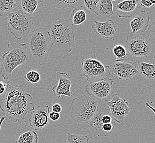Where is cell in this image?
<instances>
[{
  "instance_id": "cell-1",
  "label": "cell",
  "mask_w": 155,
  "mask_h": 143,
  "mask_svg": "<svg viewBox=\"0 0 155 143\" xmlns=\"http://www.w3.org/2000/svg\"><path fill=\"white\" fill-rule=\"evenodd\" d=\"M32 100L33 96L21 85L13 87L9 83L0 101V110L12 122L21 123L27 114L35 108Z\"/></svg>"
},
{
  "instance_id": "cell-2",
  "label": "cell",
  "mask_w": 155,
  "mask_h": 143,
  "mask_svg": "<svg viewBox=\"0 0 155 143\" xmlns=\"http://www.w3.org/2000/svg\"><path fill=\"white\" fill-rule=\"evenodd\" d=\"M8 51L2 56L1 76L3 81H9L13 72L17 67L30 62L33 58L28 43L16 42L7 45Z\"/></svg>"
},
{
  "instance_id": "cell-3",
  "label": "cell",
  "mask_w": 155,
  "mask_h": 143,
  "mask_svg": "<svg viewBox=\"0 0 155 143\" xmlns=\"http://www.w3.org/2000/svg\"><path fill=\"white\" fill-rule=\"evenodd\" d=\"M73 15L68 18H57L51 24L50 36L53 47L65 52H71L74 46V29Z\"/></svg>"
},
{
  "instance_id": "cell-4",
  "label": "cell",
  "mask_w": 155,
  "mask_h": 143,
  "mask_svg": "<svg viewBox=\"0 0 155 143\" xmlns=\"http://www.w3.org/2000/svg\"><path fill=\"white\" fill-rule=\"evenodd\" d=\"M28 44L33 58L39 65L45 66L53 47L50 32L43 27L37 28L31 32Z\"/></svg>"
},
{
  "instance_id": "cell-5",
  "label": "cell",
  "mask_w": 155,
  "mask_h": 143,
  "mask_svg": "<svg viewBox=\"0 0 155 143\" xmlns=\"http://www.w3.org/2000/svg\"><path fill=\"white\" fill-rule=\"evenodd\" d=\"M98 108L97 100L84 94L72 100L69 116L74 122L87 124Z\"/></svg>"
},
{
  "instance_id": "cell-6",
  "label": "cell",
  "mask_w": 155,
  "mask_h": 143,
  "mask_svg": "<svg viewBox=\"0 0 155 143\" xmlns=\"http://www.w3.org/2000/svg\"><path fill=\"white\" fill-rule=\"evenodd\" d=\"M7 20L8 30L18 40L26 38L31 32L32 17L21 9L9 13L7 15Z\"/></svg>"
},
{
  "instance_id": "cell-7",
  "label": "cell",
  "mask_w": 155,
  "mask_h": 143,
  "mask_svg": "<svg viewBox=\"0 0 155 143\" xmlns=\"http://www.w3.org/2000/svg\"><path fill=\"white\" fill-rule=\"evenodd\" d=\"M82 75L87 83H92L110 78L107 66L96 58H87L81 62Z\"/></svg>"
},
{
  "instance_id": "cell-8",
  "label": "cell",
  "mask_w": 155,
  "mask_h": 143,
  "mask_svg": "<svg viewBox=\"0 0 155 143\" xmlns=\"http://www.w3.org/2000/svg\"><path fill=\"white\" fill-rule=\"evenodd\" d=\"M113 84V79L108 78L95 82L87 83L85 90L90 98L97 101H106L112 96Z\"/></svg>"
},
{
  "instance_id": "cell-9",
  "label": "cell",
  "mask_w": 155,
  "mask_h": 143,
  "mask_svg": "<svg viewBox=\"0 0 155 143\" xmlns=\"http://www.w3.org/2000/svg\"><path fill=\"white\" fill-rule=\"evenodd\" d=\"M125 47L132 57H145L149 56L151 51V45L143 37L130 35L125 40Z\"/></svg>"
},
{
  "instance_id": "cell-10",
  "label": "cell",
  "mask_w": 155,
  "mask_h": 143,
  "mask_svg": "<svg viewBox=\"0 0 155 143\" xmlns=\"http://www.w3.org/2000/svg\"><path fill=\"white\" fill-rule=\"evenodd\" d=\"M105 101L114 121L118 123H122L130 111L128 101L125 98H120L117 94L112 95L110 100H107Z\"/></svg>"
},
{
  "instance_id": "cell-11",
  "label": "cell",
  "mask_w": 155,
  "mask_h": 143,
  "mask_svg": "<svg viewBox=\"0 0 155 143\" xmlns=\"http://www.w3.org/2000/svg\"><path fill=\"white\" fill-rule=\"evenodd\" d=\"M107 67L110 75L120 80L131 79L139 73L136 63L133 61H114Z\"/></svg>"
},
{
  "instance_id": "cell-12",
  "label": "cell",
  "mask_w": 155,
  "mask_h": 143,
  "mask_svg": "<svg viewBox=\"0 0 155 143\" xmlns=\"http://www.w3.org/2000/svg\"><path fill=\"white\" fill-rule=\"evenodd\" d=\"M50 107L48 105H40L30 112L29 124L35 131H40L46 127L50 123L49 114Z\"/></svg>"
},
{
  "instance_id": "cell-13",
  "label": "cell",
  "mask_w": 155,
  "mask_h": 143,
  "mask_svg": "<svg viewBox=\"0 0 155 143\" xmlns=\"http://www.w3.org/2000/svg\"><path fill=\"white\" fill-rule=\"evenodd\" d=\"M58 83L57 86H54L52 91L54 96L60 98L62 96L71 98L73 94L71 92V86L73 81L71 77L66 72H57Z\"/></svg>"
},
{
  "instance_id": "cell-14",
  "label": "cell",
  "mask_w": 155,
  "mask_h": 143,
  "mask_svg": "<svg viewBox=\"0 0 155 143\" xmlns=\"http://www.w3.org/2000/svg\"><path fill=\"white\" fill-rule=\"evenodd\" d=\"M94 24L91 29L95 33L107 40L114 39L117 35V27L114 21L109 19L106 22L93 20Z\"/></svg>"
},
{
  "instance_id": "cell-15",
  "label": "cell",
  "mask_w": 155,
  "mask_h": 143,
  "mask_svg": "<svg viewBox=\"0 0 155 143\" xmlns=\"http://www.w3.org/2000/svg\"><path fill=\"white\" fill-rule=\"evenodd\" d=\"M139 3V0L122 1L115 5L114 11L119 18H130L136 14Z\"/></svg>"
},
{
  "instance_id": "cell-16",
  "label": "cell",
  "mask_w": 155,
  "mask_h": 143,
  "mask_svg": "<svg viewBox=\"0 0 155 143\" xmlns=\"http://www.w3.org/2000/svg\"><path fill=\"white\" fill-rule=\"evenodd\" d=\"M150 20V17L146 11H141L135 15L129 23L131 29V35H134L136 34L144 33L147 31Z\"/></svg>"
},
{
  "instance_id": "cell-17",
  "label": "cell",
  "mask_w": 155,
  "mask_h": 143,
  "mask_svg": "<svg viewBox=\"0 0 155 143\" xmlns=\"http://www.w3.org/2000/svg\"><path fill=\"white\" fill-rule=\"evenodd\" d=\"M109 109L106 107H102L98 108L94 115L93 118L87 124L92 134L98 137H107L102 130V126L104 123L102 121V117Z\"/></svg>"
},
{
  "instance_id": "cell-18",
  "label": "cell",
  "mask_w": 155,
  "mask_h": 143,
  "mask_svg": "<svg viewBox=\"0 0 155 143\" xmlns=\"http://www.w3.org/2000/svg\"><path fill=\"white\" fill-rule=\"evenodd\" d=\"M94 13L103 19H109L114 15V4L110 0H100Z\"/></svg>"
},
{
  "instance_id": "cell-19",
  "label": "cell",
  "mask_w": 155,
  "mask_h": 143,
  "mask_svg": "<svg viewBox=\"0 0 155 143\" xmlns=\"http://www.w3.org/2000/svg\"><path fill=\"white\" fill-rule=\"evenodd\" d=\"M139 73L146 79H155V63H150L143 61L135 62Z\"/></svg>"
},
{
  "instance_id": "cell-20",
  "label": "cell",
  "mask_w": 155,
  "mask_h": 143,
  "mask_svg": "<svg viewBox=\"0 0 155 143\" xmlns=\"http://www.w3.org/2000/svg\"><path fill=\"white\" fill-rule=\"evenodd\" d=\"M50 2L51 7L58 9L72 8L77 10L83 8L84 5L83 1L81 0H56Z\"/></svg>"
},
{
  "instance_id": "cell-21",
  "label": "cell",
  "mask_w": 155,
  "mask_h": 143,
  "mask_svg": "<svg viewBox=\"0 0 155 143\" xmlns=\"http://www.w3.org/2000/svg\"><path fill=\"white\" fill-rule=\"evenodd\" d=\"M19 0H0V17L7 15L11 11L19 7Z\"/></svg>"
},
{
  "instance_id": "cell-22",
  "label": "cell",
  "mask_w": 155,
  "mask_h": 143,
  "mask_svg": "<svg viewBox=\"0 0 155 143\" xmlns=\"http://www.w3.org/2000/svg\"><path fill=\"white\" fill-rule=\"evenodd\" d=\"M41 2L40 0H21L19 1V7L24 13L31 15L35 12Z\"/></svg>"
},
{
  "instance_id": "cell-23",
  "label": "cell",
  "mask_w": 155,
  "mask_h": 143,
  "mask_svg": "<svg viewBox=\"0 0 155 143\" xmlns=\"http://www.w3.org/2000/svg\"><path fill=\"white\" fill-rule=\"evenodd\" d=\"M39 137L36 131L29 130L21 134L15 143H38Z\"/></svg>"
},
{
  "instance_id": "cell-24",
  "label": "cell",
  "mask_w": 155,
  "mask_h": 143,
  "mask_svg": "<svg viewBox=\"0 0 155 143\" xmlns=\"http://www.w3.org/2000/svg\"><path fill=\"white\" fill-rule=\"evenodd\" d=\"M113 53L116 57L117 59L115 62H123L127 61L129 57H132L129 54L125 46L122 45H117L113 48Z\"/></svg>"
},
{
  "instance_id": "cell-25",
  "label": "cell",
  "mask_w": 155,
  "mask_h": 143,
  "mask_svg": "<svg viewBox=\"0 0 155 143\" xmlns=\"http://www.w3.org/2000/svg\"><path fill=\"white\" fill-rule=\"evenodd\" d=\"M72 23L74 25H79L84 23L87 20V15L83 9H73L72 12Z\"/></svg>"
},
{
  "instance_id": "cell-26",
  "label": "cell",
  "mask_w": 155,
  "mask_h": 143,
  "mask_svg": "<svg viewBox=\"0 0 155 143\" xmlns=\"http://www.w3.org/2000/svg\"><path fill=\"white\" fill-rule=\"evenodd\" d=\"M67 141L68 143H89L90 138L87 135H80L77 133H67Z\"/></svg>"
},
{
  "instance_id": "cell-27",
  "label": "cell",
  "mask_w": 155,
  "mask_h": 143,
  "mask_svg": "<svg viewBox=\"0 0 155 143\" xmlns=\"http://www.w3.org/2000/svg\"><path fill=\"white\" fill-rule=\"evenodd\" d=\"M24 79L28 82L31 84H37L40 80V75L39 72L35 70L28 72L24 76Z\"/></svg>"
},
{
  "instance_id": "cell-28",
  "label": "cell",
  "mask_w": 155,
  "mask_h": 143,
  "mask_svg": "<svg viewBox=\"0 0 155 143\" xmlns=\"http://www.w3.org/2000/svg\"><path fill=\"white\" fill-rule=\"evenodd\" d=\"M100 2V0H84V5L87 7L90 12L94 13L96 9L98 3Z\"/></svg>"
},
{
  "instance_id": "cell-29",
  "label": "cell",
  "mask_w": 155,
  "mask_h": 143,
  "mask_svg": "<svg viewBox=\"0 0 155 143\" xmlns=\"http://www.w3.org/2000/svg\"><path fill=\"white\" fill-rule=\"evenodd\" d=\"M147 35L148 36L150 42L155 45V22L150 24L148 30L147 31Z\"/></svg>"
},
{
  "instance_id": "cell-30",
  "label": "cell",
  "mask_w": 155,
  "mask_h": 143,
  "mask_svg": "<svg viewBox=\"0 0 155 143\" xmlns=\"http://www.w3.org/2000/svg\"><path fill=\"white\" fill-rule=\"evenodd\" d=\"M8 84L9 81H0V96L2 95L5 94Z\"/></svg>"
},
{
  "instance_id": "cell-31",
  "label": "cell",
  "mask_w": 155,
  "mask_h": 143,
  "mask_svg": "<svg viewBox=\"0 0 155 143\" xmlns=\"http://www.w3.org/2000/svg\"><path fill=\"white\" fill-rule=\"evenodd\" d=\"M61 117L60 113H56V112H50V113L49 114V118L50 120L54 121H56L60 119Z\"/></svg>"
},
{
  "instance_id": "cell-32",
  "label": "cell",
  "mask_w": 155,
  "mask_h": 143,
  "mask_svg": "<svg viewBox=\"0 0 155 143\" xmlns=\"http://www.w3.org/2000/svg\"><path fill=\"white\" fill-rule=\"evenodd\" d=\"M140 4L141 6L143 7H146V8H149L154 5L151 3L150 0H141L140 1Z\"/></svg>"
},
{
  "instance_id": "cell-33",
  "label": "cell",
  "mask_w": 155,
  "mask_h": 143,
  "mask_svg": "<svg viewBox=\"0 0 155 143\" xmlns=\"http://www.w3.org/2000/svg\"><path fill=\"white\" fill-rule=\"evenodd\" d=\"M51 109H52V112L60 113L62 111V106L61 105L56 103V104H54L52 105Z\"/></svg>"
},
{
  "instance_id": "cell-34",
  "label": "cell",
  "mask_w": 155,
  "mask_h": 143,
  "mask_svg": "<svg viewBox=\"0 0 155 143\" xmlns=\"http://www.w3.org/2000/svg\"><path fill=\"white\" fill-rule=\"evenodd\" d=\"M145 105H146V107L149 108L152 111V112L155 114V108L151 106L149 103H147V102H146Z\"/></svg>"
},
{
  "instance_id": "cell-35",
  "label": "cell",
  "mask_w": 155,
  "mask_h": 143,
  "mask_svg": "<svg viewBox=\"0 0 155 143\" xmlns=\"http://www.w3.org/2000/svg\"><path fill=\"white\" fill-rule=\"evenodd\" d=\"M1 68H2V57L0 55V75H1Z\"/></svg>"
},
{
  "instance_id": "cell-36",
  "label": "cell",
  "mask_w": 155,
  "mask_h": 143,
  "mask_svg": "<svg viewBox=\"0 0 155 143\" xmlns=\"http://www.w3.org/2000/svg\"><path fill=\"white\" fill-rule=\"evenodd\" d=\"M5 118V117H2V118H1V120H0V131H1V126L2 125V123L3 122Z\"/></svg>"
},
{
  "instance_id": "cell-37",
  "label": "cell",
  "mask_w": 155,
  "mask_h": 143,
  "mask_svg": "<svg viewBox=\"0 0 155 143\" xmlns=\"http://www.w3.org/2000/svg\"><path fill=\"white\" fill-rule=\"evenodd\" d=\"M151 1V3L155 6V0H150Z\"/></svg>"
},
{
  "instance_id": "cell-38",
  "label": "cell",
  "mask_w": 155,
  "mask_h": 143,
  "mask_svg": "<svg viewBox=\"0 0 155 143\" xmlns=\"http://www.w3.org/2000/svg\"><path fill=\"white\" fill-rule=\"evenodd\" d=\"M154 58H155V56H154Z\"/></svg>"
}]
</instances>
